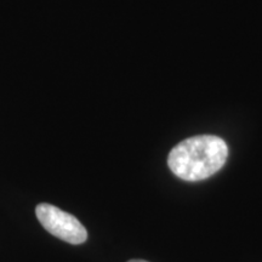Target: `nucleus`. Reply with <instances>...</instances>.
<instances>
[{
  "mask_svg": "<svg viewBox=\"0 0 262 262\" xmlns=\"http://www.w3.org/2000/svg\"><path fill=\"white\" fill-rule=\"evenodd\" d=\"M227 156V145L221 137L199 135L173 147L168 157V165L178 178L195 182L217 172L225 165Z\"/></svg>",
  "mask_w": 262,
  "mask_h": 262,
  "instance_id": "nucleus-1",
  "label": "nucleus"
},
{
  "mask_svg": "<svg viewBox=\"0 0 262 262\" xmlns=\"http://www.w3.org/2000/svg\"><path fill=\"white\" fill-rule=\"evenodd\" d=\"M39 222L49 233L70 244H83L88 239V231L77 217L57 206L41 203L35 208Z\"/></svg>",
  "mask_w": 262,
  "mask_h": 262,
  "instance_id": "nucleus-2",
  "label": "nucleus"
},
{
  "mask_svg": "<svg viewBox=\"0 0 262 262\" xmlns=\"http://www.w3.org/2000/svg\"><path fill=\"white\" fill-rule=\"evenodd\" d=\"M127 262H148V261H145V260H130Z\"/></svg>",
  "mask_w": 262,
  "mask_h": 262,
  "instance_id": "nucleus-3",
  "label": "nucleus"
}]
</instances>
